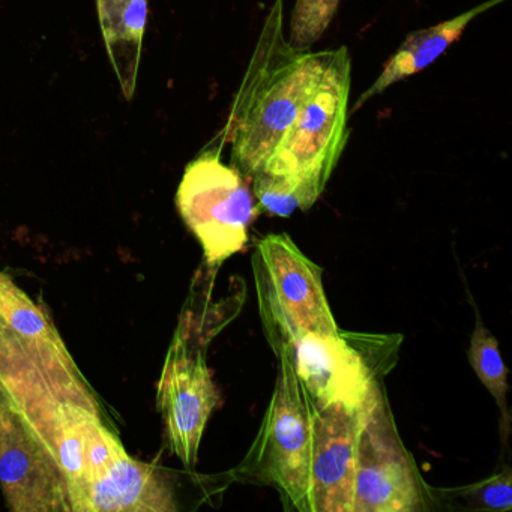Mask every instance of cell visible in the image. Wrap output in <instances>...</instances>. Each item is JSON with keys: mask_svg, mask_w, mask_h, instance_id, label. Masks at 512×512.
Listing matches in <instances>:
<instances>
[{"mask_svg": "<svg viewBox=\"0 0 512 512\" xmlns=\"http://www.w3.org/2000/svg\"><path fill=\"white\" fill-rule=\"evenodd\" d=\"M280 361L271 403L253 445L233 478L272 487L289 508L310 512L311 457L316 404L296 376L289 349Z\"/></svg>", "mask_w": 512, "mask_h": 512, "instance_id": "obj_3", "label": "cell"}, {"mask_svg": "<svg viewBox=\"0 0 512 512\" xmlns=\"http://www.w3.org/2000/svg\"><path fill=\"white\" fill-rule=\"evenodd\" d=\"M253 271L263 331L275 355L311 332H340L326 298L322 268L287 233H271L257 244Z\"/></svg>", "mask_w": 512, "mask_h": 512, "instance_id": "obj_4", "label": "cell"}, {"mask_svg": "<svg viewBox=\"0 0 512 512\" xmlns=\"http://www.w3.org/2000/svg\"><path fill=\"white\" fill-rule=\"evenodd\" d=\"M221 148L206 149L191 161L176 193L179 214L202 245L211 269L245 247L260 212L248 178L223 163Z\"/></svg>", "mask_w": 512, "mask_h": 512, "instance_id": "obj_5", "label": "cell"}, {"mask_svg": "<svg viewBox=\"0 0 512 512\" xmlns=\"http://www.w3.org/2000/svg\"><path fill=\"white\" fill-rule=\"evenodd\" d=\"M296 376L317 407L359 410L382 377L367 353L349 334H311L289 347Z\"/></svg>", "mask_w": 512, "mask_h": 512, "instance_id": "obj_9", "label": "cell"}, {"mask_svg": "<svg viewBox=\"0 0 512 512\" xmlns=\"http://www.w3.org/2000/svg\"><path fill=\"white\" fill-rule=\"evenodd\" d=\"M0 487L16 512H71L67 482L50 446L0 391Z\"/></svg>", "mask_w": 512, "mask_h": 512, "instance_id": "obj_8", "label": "cell"}, {"mask_svg": "<svg viewBox=\"0 0 512 512\" xmlns=\"http://www.w3.org/2000/svg\"><path fill=\"white\" fill-rule=\"evenodd\" d=\"M500 2H505V0H487L484 4L472 8V10L454 17V19L446 20V22L439 23V25L407 35L406 40L398 47L394 56H391L389 61L386 62L376 82L359 97L350 112L355 113L371 98L383 94L386 89L391 88L395 83L409 79L413 74L419 73L428 65L433 64L436 59H439L446 52L449 46H452V43H455L461 37V34L466 31L467 25L472 20H475L479 14H484L490 8L496 7Z\"/></svg>", "mask_w": 512, "mask_h": 512, "instance_id": "obj_12", "label": "cell"}, {"mask_svg": "<svg viewBox=\"0 0 512 512\" xmlns=\"http://www.w3.org/2000/svg\"><path fill=\"white\" fill-rule=\"evenodd\" d=\"M283 19V0H277L224 130V140L232 145V166L248 179L262 169L295 121L316 67L317 53L295 49L284 38Z\"/></svg>", "mask_w": 512, "mask_h": 512, "instance_id": "obj_1", "label": "cell"}, {"mask_svg": "<svg viewBox=\"0 0 512 512\" xmlns=\"http://www.w3.org/2000/svg\"><path fill=\"white\" fill-rule=\"evenodd\" d=\"M358 412L343 406H316L310 512H353Z\"/></svg>", "mask_w": 512, "mask_h": 512, "instance_id": "obj_10", "label": "cell"}, {"mask_svg": "<svg viewBox=\"0 0 512 512\" xmlns=\"http://www.w3.org/2000/svg\"><path fill=\"white\" fill-rule=\"evenodd\" d=\"M467 359H469L470 367L475 371L482 385L496 400L500 416H502L500 431H502L503 442H506L509 433V422H511L508 401H506L508 368L503 362L499 343H497L494 335L485 328L479 316L476 317L475 329H473L472 338H470Z\"/></svg>", "mask_w": 512, "mask_h": 512, "instance_id": "obj_14", "label": "cell"}, {"mask_svg": "<svg viewBox=\"0 0 512 512\" xmlns=\"http://www.w3.org/2000/svg\"><path fill=\"white\" fill-rule=\"evenodd\" d=\"M512 473L509 467L502 472L466 485L439 491L446 500L460 503V508L475 509V511L508 512L512 509Z\"/></svg>", "mask_w": 512, "mask_h": 512, "instance_id": "obj_16", "label": "cell"}, {"mask_svg": "<svg viewBox=\"0 0 512 512\" xmlns=\"http://www.w3.org/2000/svg\"><path fill=\"white\" fill-rule=\"evenodd\" d=\"M253 194L262 211L275 217L287 218L296 211H308L316 197L293 178L256 173L251 176Z\"/></svg>", "mask_w": 512, "mask_h": 512, "instance_id": "obj_15", "label": "cell"}, {"mask_svg": "<svg viewBox=\"0 0 512 512\" xmlns=\"http://www.w3.org/2000/svg\"><path fill=\"white\" fill-rule=\"evenodd\" d=\"M175 511L178 503L166 472L125 452L86 484L76 512Z\"/></svg>", "mask_w": 512, "mask_h": 512, "instance_id": "obj_11", "label": "cell"}, {"mask_svg": "<svg viewBox=\"0 0 512 512\" xmlns=\"http://www.w3.org/2000/svg\"><path fill=\"white\" fill-rule=\"evenodd\" d=\"M104 43L125 100L136 92L143 37L148 23V0H97Z\"/></svg>", "mask_w": 512, "mask_h": 512, "instance_id": "obj_13", "label": "cell"}, {"mask_svg": "<svg viewBox=\"0 0 512 512\" xmlns=\"http://www.w3.org/2000/svg\"><path fill=\"white\" fill-rule=\"evenodd\" d=\"M350 82L346 47L317 53L301 109L259 172L296 179L319 200L349 137Z\"/></svg>", "mask_w": 512, "mask_h": 512, "instance_id": "obj_2", "label": "cell"}, {"mask_svg": "<svg viewBox=\"0 0 512 512\" xmlns=\"http://www.w3.org/2000/svg\"><path fill=\"white\" fill-rule=\"evenodd\" d=\"M433 494L401 442L382 382L358 412L353 512H418Z\"/></svg>", "mask_w": 512, "mask_h": 512, "instance_id": "obj_6", "label": "cell"}, {"mask_svg": "<svg viewBox=\"0 0 512 512\" xmlns=\"http://www.w3.org/2000/svg\"><path fill=\"white\" fill-rule=\"evenodd\" d=\"M340 0H296L290 19V46L308 52L331 25Z\"/></svg>", "mask_w": 512, "mask_h": 512, "instance_id": "obj_17", "label": "cell"}, {"mask_svg": "<svg viewBox=\"0 0 512 512\" xmlns=\"http://www.w3.org/2000/svg\"><path fill=\"white\" fill-rule=\"evenodd\" d=\"M157 403L170 452L185 469L193 470L203 433L220 406L221 395L206 362L205 344L197 343L185 320L179 323L167 352Z\"/></svg>", "mask_w": 512, "mask_h": 512, "instance_id": "obj_7", "label": "cell"}]
</instances>
